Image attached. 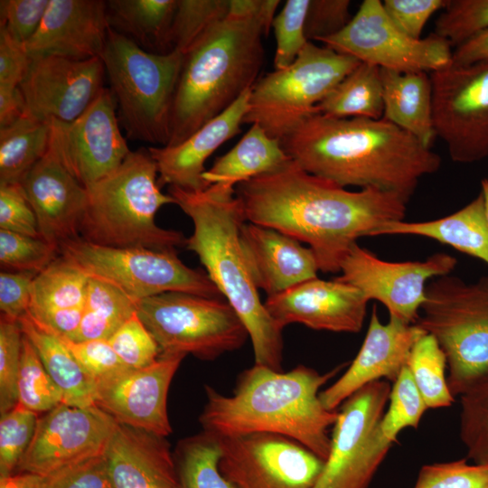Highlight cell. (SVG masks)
Here are the masks:
<instances>
[{"label":"cell","instance_id":"obj_33","mask_svg":"<svg viewBox=\"0 0 488 488\" xmlns=\"http://www.w3.org/2000/svg\"><path fill=\"white\" fill-rule=\"evenodd\" d=\"M178 0H109V27L155 53L172 52L171 29Z\"/></svg>","mask_w":488,"mask_h":488},{"label":"cell","instance_id":"obj_2","mask_svg":"<svg viewBox=\"0 0 488 488\" xmlns=\"http://www.w3.org/2000/svg\"><path fill=\"white\" fill-rule=\"evenodd\" d=\"M306 172L343 187L376 188L409 200L419 180L436 173L440 156L383 117H333L314 113L281 141Z\"/></svg>","mask_w":488,"mask_h":488},{"label":"cell","instance_id":"obj_20","mask_svg":"<svg viewBox=\"0 0 488 488\" xmlns=\"http://www.w3.org/2000/svg\"><path fill=\"white\" fill-rule=\"evenodd\" d=\"M185 355H160L151 365L127 368L95 382V404L118 424L166 437L171 381Z\"/></svg>","mask_w":488,"mask_h":488},{"label":"cell","instance_id":"obj_13","mask_svg":"<svg viewBox=\"0 0 488 488\" xmlns=\"http://www.w3.org/2000/svg\"><path fill=\"white\" fill-rule=\"evenodd\" d=\"M320 42L360 62L399 72H434L452 63L446 40L435 33L423 39L407 35L380 0H364L341 32Z\"/></svg>","mask_w":488,"mask_h":488},{"label":"cell","instance_id":"obj_10","mask_svg":"<svg viewBox=\"0 0 488 488\" xmlns=\"http://www.w3.org/2000/svg\"><path fill=\"white\" fill-rule=\"evenodd\" d=\"M136 311L155 340L160 355L192 354L213 361L239 349L249 337L224 298L167 292L136 301Z\"/></svg>","mask_w":488,"mask_h":488},{"label":"cell","instance_id":"obj_23","mask_svg":"<svg viewBox=\"0 0 488 488\" xmlns=\"http://www.w3.org/2000/svg\"><path fill=\"white\" fill-rule=\"evenodd\" d=\"M108 29L106 1L50 0L37 32L24 47L30 58L100 57Z\"/></svg>","mask_w":488,"mask_h":488},{"label":"cell","instance_id":"obj_54","mask_svg":"<svg viewBox=\"0 0 488 488\" xmlns=\"http://www.w3.org/2000/svg\"><path fill=\"white\" fill-rule=\"evenodd\" d=\"M42 488H112L105 455L42 476Z\"/></svg>","mask_w":488,"mask_h":488},{"label":"cell","instance_id":"obj_59","mask_svg":"<svg viewBox=\"0 0 488 488\" xmlns=\"http://www.w3.org/2000/svg\"><path fill=\"white\" fill-rule=\"evenodd\" d=\"M488 60V31L474 37L453 52L452 63L469 65Z\"/></svg>","mask_w":488,"mask_h":488},{"label":"cell","instance_id":"obj_53","mask_svg":"<svg viewBox=\"0 0 488 488\" xmlns=\"http://www.w3.org/2000/svg\"><path fill=\"white\" fill-rule=\"evenodd\" d=\"M349 0H309L305 35L321 42L341 32L352 20Z\"/></svg>","mask_w":488,"mask_h":488},{"label":"cell","instance_id":"obj_31","mask_svg":"<svg viewBox=\"0 0 488 488\" xmlns=\"http://www.w3.org/2000/svg\"><path fill=\"white\" fill-rule=\"evenodd\" d=\"M23 334L34 346L44 368L62 395V403L95 406L96 386L58 334L37 323L27 313L19 320Z\"/></svg>","mask_w":488,"mask_h":488},{"label":"cell","instance_id":"obj_34","mask_svg":"<svg viewBox=\"0 0 488 488\" xmlns=\"http://www.w3.org/2000/svg\"><path fill=\"white\" fill-rule=\"evenodd\" d=\"M50 132L49 122L28 113L0 127V184L22 183L46 155Z\"/></svg>","mask_w":488,"mask_h":488},{"label":"cell","instance_id":"obj_60","mask_svg":"<svg viewBox=\"0 0 488 488\" xmlns=\"http://www.w3.org/2000/svg\"><path fill=\"white\" fill-rule=\"evenodd\" d=\"M0 488H42V476L21 473L0 478Z\"/></svg>","mask_w":488,"mask_h":488},{"label":"cell","instance_id":"obj_52","mask_svg":"<svg viewBox=\"0 0 488 488\" xmlns=\"http://www.w3.org/2000/svg\"><path fill=\"white\" fill-rule=\"evenodd\" d=\"M50 0H1L0 26L25 44L37 32Z\"/></svg>","mask_w":488,"mask_h":488},{"label":"cell","instance_id":"obj_49","mask_svg":"<svg viewBox=\"0 0 488 488\" xmlns=\"http://www.w3.org/2000/svg\"><path fill=\"white\" fill-rule=\"evenodd\" d=\"M414 488H488V465L466 459L425 465Z\"/></svg>","mask_w":488,"mask_h":488},{"label":"cell","instance_id":"obj_39","mask_svg":"<svg viewBox=\"0 0 488 488\" xmlns=\"http://www.w3.org/2000/svg\"><path fill=\"white\" fill-rule=\"evenodd\" d=\"M459 434L467 457L488 465V375L460 396Z\"/></svg>","mask_w":488,"mask_h":488},{"label":"cell","instance_id":"obj_45","mask_svg":"<svg viewBox=\"0 0 488 488\" xmlns=\"http://www.w3.org/2000/svg\"><path fill=\"white\" fill-rule=\"evenodd\" d=\"M38 421L37 413L17 403L0 419V478L12 476L28 448Z\"/></svg>","mask_w":488,"mask_h":488},{"label":"cell","instance_id":"obj_47","mask_svg":"<svg viewBox=\"0 0 488 488\" xmlns=\"http://www.w3.org/2000/svg\"><path fill=\"white\" fill-rule=\"evenodd\" d=\"M23 333L18 320L1 314L0 319V411L4 414L18 402L17 378Z\"/></svg>","mask_w":488,"mask_h":488},{"label":"cell","instance_id":"obj_43","mask_svg":"<svg viewBox=\"0 0 488 488\" xmlns=\"http://www.w3.org/2000/svg\"><path fill=\"white\" fill-rule=\"evenodd\" d=\"M488 31V0H448L433 33L460 46Z\"/></svg>","mask_w":488,"mask_h":488},{"label":"cell","instance_id":"obj_58","mask_svg":"<svg viewBox=\"0 0 488 488\" xmlns=\"http://www.w3.org/2000/svg\"><path fill=\"white\" fill-rule=\"evenodd\" d=\"M27 113L20 87L0 85V127L14 123Z\"/></svg>","mask_w":488,"mask_h":488},{"label":"cell","instance_id":"obj_40","mask_svg":"<svg viewBox=\"0 0 488 488\" xmlns=\"http://www.w3.org/2000/svg\"><path fill=\"white\" fill-rule=\"evenodd\" d=\"M17 403L35 413L48 412L62 403L61 390L24 334L17 378Z\"/></svg>","mask_w":488,"mask_h":488},{"label":"cell","instance_id":"obj_8","mask_svg":"<svg viewBox=\"0 0 488 488\" xmlns=\"http://www.w3.org/2000/svg\"><path fill=\"white\" fill-rule=\"evenodd\" d=\"M416 324L444 351L454 397L488 375V276L473 283L450 275L433 278Z\"/></svg>","mask_w":488,"mask_h":488},{"label":"cell","instance_id":"obj_22","mask_svg":"<svg viewBox=\"0 0 488 488\" xmlns=\"http://www.w3.org/2000/svg\"><path fill=\"white\" fill-rule=\"evenodd\" d=\"M424 333L416 324L393 317L381 323L374 305L358 354L343 375L320 392L323 405L336 410L352 394L371 382L384 378L393 383L406 367L413 345Z\"/></svg>","mask_w":488,"mask_h":488},{"label":"cell","instance_id":"obj_36","mask_svg":"<svg viewBox=\"0 0 488 488\" xmlns=\"http://www.w3.org/2000/svg\"><path fill=\"white\" fill-rule=\"evenodd\" d=\"M135 313L136 301L116 286L89 277L81 322L70 340H108Z\"/></svg>","mask_w":488,"mask_h":488},{"label":"cell","instance_id":"obj_48","mask_svg":"<svg viewBox=\"0 0 488 488\" xmlns=\"http://www.w3.org/2000/svg\"><path fill=\"white\" fill-rule=\"evenodd\" d=\"M115 352L129 368L153 364L160 356L159 347L136 313L108 340Z\"/></svg>","mask_w":488,"mask_h":488},{"label":"cell","instance_id":"obj_5","mask_svg":"<svg viewBox=\"0 0 488 488\" xmlns=\"http://www.w3.org/2000/svg\"><path fill=\"white\" fill-rule=\"evenodd\" d=\"M175 204L192 221L185 247L245 324L255 364L282 371L283 329L267 313L248 269L239 240L246 220L235 188L213 183L202 191L169 186Z\"/></svg>","mask_w":488,"mask_h":488},{"label":"cell","instance_id":"obj_41","mask_svg":"<svg viewBox=\"0 0 488 488\" xmlns=\"http://www.w3.org/2000/svg\"><path fill=\"white\" fill-rule=\"evenodd\" d=\"M230 12V0H178L171 29V47L185 55Z\"/></svg>","mask_w":488,"mask_h":488},{"label":"cell","instance_id":"obj_29","mask_svg":"<svg viewBox=\"0 0 488 488\" xmlns=\"http://www.w3.org/2000/svg\"><path fill=\"white\" fill-rule=\"evenodd\" d=\"M382 235L428 238L488 265V225L481 192L465 207L446 217L426 221H388L374 230L370 237Z\"/></svg>","mask_w":488,"mask_h":488},{"label":"cell","instance_id":"obj_14","mask_svg":"<svg viewBox=\"0 0 488 488\" xmlns=\"http://www.w3.org/2000/svg\"><path fill=\"white\" fill-rule=\"evenodd\" d=\"M436 137L450 158L472 164L488 156V60L431 72Z\"/></svg>","mask_w":488,"mask_h":488},{"label":"cell","instance_id":"obj_21","mask_svg":"<svg viewBox=\"0 0 488 488\" xmlns=\"http://www.w3.org/2000/svg\"><path fill=\"white\" fill-rule=\"evenodd\" d=\"M368 302L357 287L348 283L336 277H315L267 296L264 305L282 329L297 323L314 330L358 333L363 326Z\"/></svg>","mask_w":488,"mask_h":488},{"label":"cell","instance_id":"obj_50","mask_svg":"<svg viewBox=\"0 0 488 488\" xmlns=\"http://www.w3.org/2000/svg\"><path fill=\"white\" fill-rule=\"evenodd\" d=\"M58 335L95 382L129 368L117 356L108 340L74 342Z\"/></svg>","mask_w":488,"mask_h":488},{"label":"cell","instance_id":"obj_1","mask_svg":"<svg viewBox=\"0 0 488 488\" xmlns=\"http://www.w3.org/2000/svg\"><path fill=\"white\" fill-rule=\"evenodd\" d=\"M246 221L309 245L319 270L340 272L351 248L388 221H402L409 200L376 188L352 192L312 174L294 160L237 184Z\"/></svg>","mask_w":488,"mask_h":488},{"label":"cell","instance_id":"obj_37","mask_svg":"<svg viewBox=\"0 0 488 488\" xmlns=\"http://www.w3.org/2000/svg\"><path fill=\"white\" fill-rule=\"evenodd\" d=\"M220 455L218 440L210 433L179 441L174 457L180 488H238L221 473Z\"/></svg>","mask_w":488,"mask_h":488},{"label":"cell","instance_id":"obj_19","mask_svg":"<svg viewBox=\"0 0 488 488\" xmlns=\"http://www.w3.org/2000/svg\"><path fill=\"white\" fill-rule=\"evenodd\" d=\"M100 57L74 60L61 56L31 58L19 87L28 114L40 120L71 122L104 89Z\"/></svg>","mask_w":488,"mask_h":488},{"label":"cell","instance_id":"obj_30","mask_svg":"<svg viewBox=\"0 0 488 488\" xmlns=\"http://www.w3.org/2000/svg\"><path fill=\"white\" fill-rule=\"evenodd\" d=\"M383 118L430 147L436 137L432 120V84L427 72L380 69Z\"/></svg>","mask_w":488,"mask_h":488},{"label":"cell","instance_id":"obj_26","mask_svg":"<svg viewBox=\"0 0 488 488\" xmlns=\"http://www.w3.org/2000/svg\"><path fill=\"white\" fill-rule=\"evenodd\" d=\"M250 93L251 89L245 91L230 107L182 143L148 147L157 167L158 183L188 191H202L210 186L202 176L206 171L204 163L223 143L240 132Z\"/></svg>","mask_w":488,"mask_h":488},{"label":"cell","instance_id":"obj_12","mask_svg":"<svg viewBox=\"0 0 488 488\" xmlns=\"http://www.w3.org/2000/svg\"><path fill=\"white\" fill-rule=\"evenodd\" d=\"M390 390L388 380H376L341 405L330 452L314 488H369L393 444L380 427Z\"/></svg>","mask_w":488,"mask_h":488},{"label":"cell","instance_id":"obj_6","mask_svg":"<svg viewBox=\"0 0 488 488\" xmlns=\"http://www.w3.org/2000/svg\"><path fill=\"white\" fill-rule=\"evenodd\" d=\"M157 167L148 149L131 151L121 165L86 187L87 205L80 226L84 240L113 248L177 251L184 235L155 223L158 210L174 203L159 188Z\"/></svg>","mask_w":488,"mask_h":488},{"label":"cell","instance_id":"obj_51","mask_svg":"<svg viewBox=\"0 0 488 488\" xmlns=\"http://www.w3.org/2000/svg\"><path fill=\"white\" fill-rule=\"evenodd\" d=\"M0 229L41 238L36 215L22 183L0 184Z\"/></svg>","mask_w":488,"mask_h":488},{"label":"cell","instance_id":"obj_61","mask_svg":"<svg viewBox=\"0 0 488 488\" xmlns=\"http://www.w3.org/2000/svg\"><path fill=\"white\" fill-rule=\"evenodd\" d=\"M481 193L483 197L484 203V213L485 219L488 225V179L483 178L481 182Z\"/></svg>","mask_w":488,"mask_h":488},{"label":"cell","instance_id":"obj_32","mask_svg":"<svg viewBox=\"0 0 488 488\" xmlns=\"http://www.w3.org/2000/svg\"><path fill=\"white\" fill-rule=\"evenodd\" d=\"M290 160L279 140L269 136L258 125L252 124L239 143L218 157L202 176L210 185L222 183L234 187L275 172Z\"/></svg>","mask_w":488,"mask_h":488},{"label":"cell","instance_id":"obj_24","mask_svg":"<svg viewBox=\"0 0 488 488\" xmlns=\"http://www.w3.org/2000/svg\"><path fill=\"white\" fill-rule=\"evenodd\" d=\"M36 215L39 233L59 247L80 237L87 189L49 151L22 182Z\"/></svg>","mask_w":488,"mask_h":488},{"label":"cell","instance_id":"obj_9","mask_svg":"<svg viewBox=\"0 0 488 488\" xmlns=\"http://www.w3.org/2000/svg\"><path fill=\"white\" fill-rule=\"evenodd\" d=\"M361 62L349 55L308 42L288 67L275 70L251 89L243 124H257L281 141Z\"/></svg>","mask_w":488,"mask_h":488},{"label":"cell","instance_id":"obj_56","mask_svg":"<svg viewBox=\"0 0 488 488\" xmlns=\"http://www.w3.org/2000/svg\"><path fill=\"white\" fill-rule=\"evenodd\" d=\"M37 275L24 271H2L0 273L2 314L19 320L29 312L33 285Z\"/></svg>","mask_w":488,"mask_h":488},{"label":"cell","instance_id":"obj_42","mask_svg":"<svg viewBox=\"0 0 488 488\" xmlns=\"http://www.w3.org/2000/svg\"><path fill=\"white\" fill-rule=\"evenodd\" d=\"M388 402L380 427L383 435L395 443L402 429L418 427L428 408L407 366L393 382Z\"/></svg>","mask_w":488,"mask_h":488},{"label":"cell","instance_id":"obj_4","mask_svg":"<svg viewBox=\"0 0 488 488\" xmlns=\"http://www.w3.org/2000/svg\"><path fill=\"white\" fill-rule=\"evenodd\" d=\"M339 368L319 373L298 365L283 372L254 364L239 375L231 395L205 385L206 403L199 418L202 431L215 436L277 434L325 461L331 446L329 428L338 410L323 405L320 389Z\"/></svg>","mask_w":488,"mask_h":488},{"label":"cell","instance_id":"obj_57","mask_svg":"<svg viewBox=\"0 0 488 488\" xmlns=\"http://www.w3.org/2000/svg\"><path fill=\"white\" fill-rule=\"evenodd\" d=\"M30 63L24 44L15 41L0 26V85L19 86Z\"/></svg>","mask_w":488,"mask_h":488},{"label":"cell","instance_id":"obj_11","mask_svg":"<svg viewBox=\"0 0 488 488\" xmlns=\"http://www.w3.org/2000/svg\"><path fill=\"white\" fill-rule=\"evenodd\" d=\"M59 251L89 277L116 286L136 302L167 292L224 298L207 273L187 267L177 251L99 246L80 237L64 242Z\"/></svg>","mask_w":488,"mask_h":488},{"label":"cell","instance_id":"obj_38","mask_svg":"<svg viewBox=\"0 0 488 488\" xmlns=\"http://www.w3.org/2000/svg\"><path fill=\"white\" fill-rule=\"evenodd\" d=\"M406 366L428 408L452 404L454 395L446 377V357L433 335L426 333L418 339Z\"/></svg>","mask_w":488,"mask_h":488},{"label":"cell","instance_id":"obj_55","mask_svg":"<svg viewBox=\"0 0 488 488\" xmlns=\"http://www.w3.org/2000/svg\"><path fill=\"white\" fill-rule=\"evenodd\" d=\"M446 3V0H385L382 5L399 30L414 39H420L427 21Z\"/></svg>","mask_w":488,"mask_h":488},{"label":"cell","instance_id":"obj_27","mask_svg":"<svg viewBox=\"0 0 488 488\" xmlns=\"http://www.w3.org/2000/svg\"><path fill=\"white\" fill-rule=\"evenodd\" d=\"M105 457L112 488H180L164 436L118 424Z\"/></svg>","mask_w":488,"mask_h":488},{"label":"cell","instance_id":"obj_44","mask_svg":"<svg viewBox=\"0 0 488 488\" xmlns=\"http://www.w3.org/2000/svg\"><path fill=\"white\" fill-rule=\"evenodd\" d=\"M59 256V249L42 238L0 229V262L4 267L39 274Z\"/></svg>","mask_w":488,"mask_h":488},{"label":"cell","instance_id":"obj_15","mask_svg":"<svg viewBox=\"0 0 488 488\" xmlns=\"http://www.w3.org/2000/svg\"><path fill=\"white\" fill-rule=\"evenodd\" d=\"M215 436L219 469L238 488H314L324 468L323 459L281 435Z\"/></svg>","mask_w":488,"mask_h":488},{"label":"cell","instance_id":"obj_16","mask_svg":"<svg viewBox=\"0 0 488 488\" xmlns=\"http://www.w3.org/2000/svg\"><path fill=\"white\" fill-rule=\"evenodd\" d=\"M456 264V258L446 253L424 260L387 261L356 243L343 260L336 278L357 287L369 301L383 304L389 317L416 324L426 300L427 282L449 275Z\"/></svg>","mask_w":488,"mask_h":488},{"label":"cell","instance_id":"obj_18","mask_svg":"<svg viewBox=\"0 0 488 488\" xmlns=\"http://www.w3.org/2000/svg\"><path fill=\"white\" fill-rule=\"evenodd\" d=\"M118 423L99 407L60 404L38 418L17 474L48 475L105 455Z\"/></svg>","mask_w":488,"mask_h":488},{"label":"cell","instance_id":"obj_46","mask_svg":"<svg viewBox=\"0 0 488 488\" xmlns=\"http://www.w3.org/2000/svg\"><path fill=\"white\" fill-rule=\"evenodd\" d=\"M309 0H287L272 27L276 37L275 70L291 65L309 42L305 35V21Z\"/></svg>","mask_w":488,"mask_h":488},{"label":"cell","instance_id":"obj_35","mask_svg":"<svg viewBox=\"0 0 488 488\" xmlns=\"http://www.w3.org/2000/svg\"><path fill=\"white\" fill-rule=\"evenodd\" d=\"M317 111L333 117L381 118L380 69L361 62L317 105Z\"/></svg>","mask_w":488,"mask_h":488},{"label":"cell","instance_id":"obj_25","mask_svg":"<svg viewBox=\"0 0 488 488\" xmlns=\"http://www.w3.org/2000/svg\"><path fill=\"white\" fill-rule=\"evenodd\" d=\"M239 240L251 278L267 296L317 277L319 267L312 249L281 231L245 222Z\"/></svg>","mask_w":488,"mask_h":488},{"label":"cell","instance_id":"obj_7","mask_svg":"<svg viewBox=\"0 0 488 488\" xmlns=\"http://www.w3.org/2000/svg\"><path fill=\"white\" fill-rule=\"evenodd\" d=\"M183 57L150 52L109 27L100 55L118 121L136 140L164 146Z\"/></svg>","mask_w":488,"mask_h":488},{"label":"cell","instance_id":"obj_28","mask_svg":"<svg viewBox=\"0 0 488 488\" xmlns=\"http://www.w3.org/2000/svg\"><path fill=\"white\" fill-rule=\"evenodd\" d=\"M89 277L61 255L34 278L28 314L71 339L83 314Z\"/></svg>","mask_w":488,"mask_h":488},{"label":"cell","instance_id":"obj_17","mask_svg":"<svg viewBox=\"0 0 488 488\" xmlns=\"http://www.w3.org/2000/svg\"><path fill=\"white\" fill-rule=\"evenodd\" d=\"M48 122V151L84 187L114 172L131 152L121 134L116 101L108 88L75 120Z\"/></svg>","mask_w":488,"mask_h":488},{"label":"cell","instance_id":"obj_3","mask_svg":"<svg viewBox=\"0 0 488 488\" xmlns=\"http://www.w3.org/2000/svg\"><path fill=\"white\" fill-rule=\"evenodd\" d=\"M279 3L230 0L228 15L184 55L164 146L182 143L252 89L264 62L262 37Z\"/></svg>","mask_w":488,"mask_h":488}]
</instances>
